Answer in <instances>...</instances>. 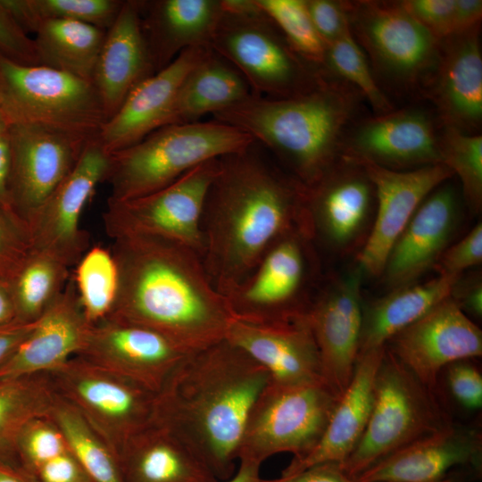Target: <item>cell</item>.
I'll list each match as a JSON object with an SVG mask.
<instances>
[{"label": "cell", "instance_id": "cell-43", "mask_svg": "<svg viewBox=\"0 0 482 482\" xmlns=\"http://www.w3.org/2000/svg\"><path fill=\"white\" fill-rule=\"evenodd\" d=\"M68 449L66 441L48 418H37L21 430L16 444L17 461L32 474L49 459Z\"/></svg>", "mask_w": 482, "mask_h": 482}, {"label": "cell", "instance_id": "cell-22", "mask_svg": "<svg viewBox=\"0 0 482 482\" xmlns=\"http://www.w3.org/2000/svg\"><path fill=\"white\" fill-rule=\"evenodd\" d=\"M481 25L441 40L437 66L422 101L429 103L441 127L481 134Z\"/></svg>", "mask_w": 482, "mask_h": 482}, {"label": "cell", "instance_id": "cell-27", "mask_svg": "<svg viewBox=\"0 0 482 482\" xmlns=\"http://www.w3.org/2000/svg\"><path fill=\"white\" fill-rule=\"evenodd\" d=\"M154 73L140 26L139 0H125L105 32L92 77L106 119L139 83Z\"/></svg>", "mask_w": 482, "mask_h": 482}, {"label": "cell", "instance_id": "cell-57", "mask_svg": "<svg viewBox=\"0 0 482 482\" xmlns=\"http://www.w3.org/2000/svg\"><path fill=\"white\" fill-rule=\"evenodd\" d=\"M15 321V308L8 280L0 279V326Z\"/></svg>", "mask_w": 482, "mask_h": 482}, {"label": "cell", "instance_id": "cell-6", "mask_svg": "<svg viewBox=\"0 0 482 482\" xmlns=\"http://www.w3.org/2000/svg\"><path fill=\"white\" fill-rule=\"evenodd\" d=\"M353 37L385 94L423 102L438 63L441 40L390 0H344Z\"/></svg>", "mask_w": 482, "mask_h": 482}, {"label": "cell", "instance_id": "cell-47", "mask_svg": "<svg viewBox=\"0 0 482 482\" xmlns=\"http://www.w3.org/2000/svg\"><path fill=\"white\" fill-rule=\"evenodd\" d=\"M400 3L437 39L453 35L454 0H401Z\"/></svg>", "mask_w": 482, "mask_h": 482}, {"label": "cell", "instance_id": "cell-45", "mask_svg": "<svg viewBox=\"0 0 482 482\" xmlns=\"http://www.w3.org/2000/svg\"><path fill=\"white\" fill-rule=\"evenodd\" d=\"M0 55L21 65H40L34 39L17 23L1 2Z\"/></svg>", "mask_w": 482, "mask_h": 482}, {"label": "cell", "instance_id": "cell-49", "mask_svg": "<svg viewBox=\"0 0 482 482\" xmlns=\"http://www.w3.org/2000/svg\"><path fill=\"white\" fill-rule=\"evenodd\" d=\"M447 382L455 400L469 410H478L482 405V376L478 370L466 361H460L446 367Z\"/></svg>", "mask_w": 482, "mask_h": 482}, {"label": "cell", "instance_id": "cell-32", "mask_svg": "<svg viewBox=\"0 0 482 482\" xmlns=\"http://www.w3.org/2000/svg\"><path fill=\"white\" fill-rule=\"evenodd\" d=\"M460 277L438 275L423 283L396 287L363 307L359 354L385 347L395 335L448 298Z\"/></svg>", "mask_w": 482, "mask_h": 482}, {"label": "cell", "instance_id": "cell-31", "mask_svg": "<svg viewBox=\"0 0 482 482\" xmlns=\"http://www.w3.org/2000/svg\"><path fill=\"white\" fill-rule=\"evenodd\" d=\"M118 461L122 482L219 481L191 446L154 418L127 441Z\"/></svg>", "mask_w": 482, "mask_h": 482}, {"label": "cell", "instance_id": "cell-55", "mask_svg": "<svg viewBox=\"0 0 482 482\" xmlns=\"http://www.w3.org/2000/svg\"><path fill=\"white\" fill-rule=\"evenodd\" d=\"M12 148L8 129L0 133V204L10 206Z\"/></svg>", "mask_w": 482, "mask_h": 482}, {"label": "cell", "instance_id": "cell-48", "mask_svg": "<svg viewBox=\"0 0 482 482\" xmlns=\"http://www.w3.org/2000/svg\"><path fill=\"white\" fill-rule=\"evenodd\" d=\"M311 21L326 46L350 32L344 0H304Z\"/></svg>", "mask_w": 482, "mask_h": 482}, {"label": "cell", "instance_id": "cell-36", "mask_svg": "<svg viewBox=\"0 0 482 482\" xmlns=\"http://www.w3.org/2000/svg\"><path fill=\"white\" fill-rule=\"evenodd\" d=\"M58 259L31 249L8 279L15 308V321L33 323L62 294L70 270Z\"/></svg>", "mask_w": 482, "mask_h": 482}, {"label": "cell", "instance_id": "cell-40", "mask_svg": "<svg viewBox=\"0 0 482 482\" xmlns=\"http://www.w3.org/2000/svg\"><path fill=\"white\" fill-rule=\"evenodd\" d=\"M320 71L355 87L375 115L384 114L396 108L379 87L365 54L351 30L327 46L325 61Z\"/></svg>", "mask_w": 482, "mask_h": 482}, {"label": "cell", "instance_id": "cell-20", "mask_svg": "<svg viewBox=\"0 0 482 482\" xmlns=\"http://www.w3.org/2000/svg\"><path fill=\"white\" fill-rule=\"evenodd\" d=\"M386 345V350L432 390L444 368L481 356L482 331L449 296Z\"/></svg>", "mask_w": 482, "mask_h": 482}, {"label": "cell", "instance_id": "cell-54", "mask_svg": "<svg viewBox=\"0 0 482 482\" xmlns=\"http://www.w3.org/2000/svg\"><path fill=\"white\" fill-rule=\"evenodd\" d=\"M481 0H454L453 34L481 25Z\"/></svg>", "mask_w": 482, "mask_h": 482}, {"label": "cell", "instance_id": "cell-46", "mask_svg": "<svg viewBox=\"0 0 482 482\" xmlns=\"http://www.w3.org/2000/svg\"><path fill=\"white\" fill-rule=\"evenodd\" d=\"M482 262V224L478 222L463 238L447 247L434 268L438 275L460 277Z\"/></svg>", "mask_w": 482, "mask_h": 482}, {"label": "cell", "instance_id": "cell-33", "mask_svg": "<svg viewBox=\"0 0 482 482\" xmlns=\"http://www.w3.org/2000/svg\"><path fill=\"white\" fill-rule=\"evenodd\" d=\"M252 94L242 74L211 48L195 65L178 90L167 125L200 121Z\"/></svg>", "mask_w": 482, "mask_h": 482}, {"label": "cell", "instance_id": "cell-35", "mask_svg": "<svg viewBox=\"0 0 482 482\" xmlns=\"http://www.w3.org/2000/svg\"><path fill=\"white\" fill-rule=\"evenodd\" d=\"M56 393L46 373L0 379V461H13L23 428L48 417Z\"/></svg>", "mask_w": 482, "mask_h": 482}, {"label": "cell", "instance_id": "cell-7", "mask_svg": "<svg viewBox=\"0 0 482 482\" xmlns=\"http://www.w3.org/2000/svg\"><path fill=\"white\" fill-rule=\"evenodd\" d=\"M0 108L9 126L39 125L87 141L97 137L107 120L92 81L1 55Z\"/></svg>", "mask_w": 482, "mask_h": 482}, {"label": "cell", "instance_id": "cell-12", "mask_svg": "<svg viewBox=\"0 0 482 482\" xmlns=\"http://www.w3.org/2000/svg\"><path fill=\"white\" fill-rule=\"evenodd\" d=\"M219 166V158L192 169L169 186L144 196L107 200L103 215L106 234H141L184 245L200 256L204 200Z\"/></svg>", "mask_w": 482, "mask_h": 482}, {"label": "cell", "instance_id": "cell-51", "mask_svg": "<svg viewBox=\"0 0 482 482\" xmlns=\"http://www.w3.org/2000/svg\"><path fill=\"white\" fill-rule=\"evenodd\" d=\"M263 482H357L350 478L336 462H325L313 465L300 472L289 476H280Z\"/></svg>", "mask_w": 482, "mask_h": 482}, {"label": "cell", "instance_id": "cell-52", "mask_svg": "<svg viewBox=\"0 0 482 482\" xmlns=\"http://www.w3.org/2000/svg\"><path fill=\"white\" fill-rule=\"evenodd\" d=\"M450 296L464 313L481 318L482 282L480 277L476 276L463 280L461 276L455 282Z\"/></svg>", "mask_w": 482, "mask_h": 482}, {"label": "cell", "instance_id": "cell-17", "mask_svg": "<svg viewBox=\"0 0 482 482\" xmlns=\"http://www.w3.org/2000/svg\"><path fill=\"white\" fill-rule=\"evenodd\" d=\"M8 134L12 148L10 206L29 228L89 141L34 124L10 125Z\"/></svg>", "mask_w": 482, "mask_h": 482}, {"label": "cell", "instance_id": "cell-38", "mask_svg": "<svg viewBox=\"0 0 482 482\" xmlns=\"http://www.w3.org/2000/svg\"><path fill=\"white\" fill-rule=\"evenodd\" d=\"M29 34L50 20L84 22L107 30L117 18L123 0H0Z\"/></svg>", "mask_w": 482, "mask_h": 482}, {"label": "cell", "instance_id": "cell-25", "mask_svg": "<svg viewBox=\"0 0 482 482\" xmlns=\"http://www.w3.org/2000/svg\"><path fill=\"white\" fill-rule=\"evenodd\" d=\"M210 48H189L167 67L139 83L105 121L97 140L111 155L166 126L179 88Z\"/></svg>", "mask_w": 482, "mask_h": 482}, {"label": "cell", "instance_id": "cell-28", "mask_svg": "<svg viewBox=\"0 0 482 482\" xmlns=\"http://www.w3.org/2000/svg\"><path fill=\"white\" fill-rule=\"evenodd\" d=\"M480 435L452 424L386 456L357 482H437L453 467L478 464Z\"/></svg>", "mask_w": 482, "mask_h": 482}, {"label": "cell", "instance_id": "cell-50", "mask_svg": "<svg viewBox=\"0 0 482 482\" xmlns=\"http://www.w3.org/2000/svg\"><path fill=\"white\" fill-rule=\"evenodd\" d=\"M39 482H93L68 448L33 473Z\"/></svg>", "mask_w": 482, "mask_h": 482}, {"label": "cell", "instance_id": "cell-4", "mask_svg": "<svg viewBox=\"0 0 482 482\" xmlns=\"http://www.w3.org/2000/svg\"><path fill=\"white\" fill-rule=\"evenodd\" d=\"M320 72L319 84L302 95L275 99L251 94L213 113L212 120L250 135L283 169L310 187L341 158L345 135L366 106L352 85Z\"/></svg>", "mask_w": 482, "mask_h": 482}, {"label": "cell", "instance_id": "cell-23", "mask_svg": "<svg viewBox=\"0 0 482 482\" xmlns=\"http://www.w3.org/2000/svg\"><path fill=\"white\" fill-rule=\"evenodd\" d=\"M225 339L262 365L270 382L296 385L323 381L307 311L267 322L234 318Z\"/></svg>", "mask_w": 482, "mask_h": 482}, {"label": "cell", "instance_id": "cell-29", "mask_svg": "<svg viewBox=\"0 0 482 482\" xmlns=\"http://www.w3.org/2000/svg\"><path fill=\"white\" fill-rule=\"evenodd\" d=\"M386 346L358 355L352 379L337 402L325 431L306 455L292 459L281 476H289L325 462L342 463L361 440L372 408L377 373Z\"/></svg>", "mask_w": 482, "mask_h": 482}, {"label": "cell", "instance_id": "cell-34", "mask_svg": "<svg viewBox=\"0 0 482 482\" xmlns=\"http://www.w3.org/2000/svg\"><path fill=\"white\" fill-rule=\"evenodd\" d=\"M105 32L76 21H44L33 38L39 64L92 81Z\"/></svg>", "mask_w": 482, "mask_h": 482}, {"label": "cell", "instance_id": "cell-59", "mask_svg": "<svg viewBox=\"0 0 482 482\" xmlns=\"http://www.w3.org/2000/svg\"><path fill=\"white\" fill-rule=\"evenodd\" d=\"M9 128V122L0 108V133L4 132Z\"/></svg>", "mask_w": 482, "mask_h": 482}, {"label": "cell", "instance_id": "cell-1", "mask_svg": "<svg viewBox=\"0 0 482 482\" xmlns=\"http://www.w3.org/2000/svg\"><path fill=\"white\" fill-rule=\"evenodd\" d=\"M304 197L305 186L256 141L219 158L201 223L202 262L219 293L232 292L282 237L308 234Z\"/></svg>", "mask_w": 482, "mask_h": 482}, {"label": "cell", "instance_id": "cell-2", "mask_svg": "<svg viewBox=\"0 0 482 482\" xmlns=\"http://www.w3.org/2000/svg\"><path fill=\"white\" fill-rule=\"evenodd\" d=\"M112 239L119 290L107 318L151 328L187 353L225 338L234 316L195 251L148 235Z\"/></svg>", "mask_w": 482, "mask_h": 482}, {"label": "cell", "instance_id": "cell-15", "mask_svg": "<svg viewBox=\"0 0 482 482\" xmlns=\"http://www.w3.org/2000/svg\"><path fill=\"white\" fill-rule=\"evenodd\" d=\"M417 103L358 119L345 135L342 155L395 170L441 163V125L431 107Z\"/></svg>", "mask_w": 482, "mask_h": 482}, {"label": "cell", "instance_id": "cell-26", "mask_svg": "<svg viewBox=\"0 0 482 482\" xmlns=\"http://www.w3.org/2000/svg\"><path fill=\"white\" fill-rule=\"evenodd\" d=\"M90 326L71 277L62 294L35 322L29 335L0 365V379L58 369L78 355Z\"/></svg>", "mask_w": 482, "mask_h": 482}, {"label": "cell", "instance_id": "cell-13", "mask_svg": "<svg viewBox=\"0 0 482 482\" xmlns=\"http://www.w3.org/2000/svg\"><path fill=\"white\" fill-rule=\"evenodd\" d=\"M312 247V240L301 229L275 242L226 296L234 318L267 322L306 312L314 262Z\"/></svg>", "mask_w": 482, "mask_h": 482}, {"label": "cell", "instance_id": "cell-11", "mask_svg": "<svg viewBox=\"0 0 482 482\" xmlns=\"http://www.w3.org/2000/svg\"><path fill=\"white\" fill-rule=\"evenodd\" d=\"M55 393L71 404L113 453L154 415L155 394L143 386L74 356L46 373Z\"/></svg>", "mask_w": 482, "mask_h": 482}, {"label": "cell", "instance_id": "cell-30", "mask_svg": "<svg viewBox=\"0 0 482 482\" xmlns=\"http://www.w3.org/2000/svg\"><path fill=\"white\" fill-rule=\"evenodd\" d=\"M221 0H139L140 26L155 72L189 48H210Z\"/></svg>", "mask_w": 482, "mask_h": 482}, {"label": "cell", "instance_id": "cell-21", "mask_svg": "<svg viewBox=\"0 0 482 482\" xmlns=\"http://www.w3.org/2000/svg\"><path fill=\"white\" fill-rule=\"evenodd\" d=\"M187 353L151 328L106 318L90 326L85 344L76 356L156 395Z\"/></svg>", "mask_w": 482, "mask_h": 482}, {"label": "cell", "instance_id": "cell-39", "mask_svg": "<svg viewBox=\"0 0 482 482\" xmlns=\"http://www.w3.org/2000/svg\"><path fill=\"white\" fill-rule=\"evenodd\" d=\"M72 280L89 324L106 319L119 290V270L111 249L90 247L75 265Z\"/></svg>", "mask_w": 482, "mask_h": 482}, {"label": "cell", "instance_id": "cell-56", "mask_svg": "<svg viewBox=\"0 0 482 482\" xmlns=\"http://www.w3.org/2000/svg\"><path fill=\"white\" fill-rule=\"evenodd\" d=\"M0 482H39L17 460L0 461Z\"/></svg>", "mask_w": 482, "mask_h": 482}, {"label": "cell", "instance_id": "cell-9", "mask_svg": "<svg viewBox=\"0 0 482 482\" xmlns=\"http://www.w3.org/2000/svg\"><path fill=\"white\" fill-rule=\"evenodd\" d=\"M254 2L245 12L222 7L210 48L242 74L254 96L287 98L315 87L321 79L320 71L294 52Z\"/></svg>", "mask_w": 482, "mask_h": 482}, {"label": "cell", "instance_id": "cell-58", "mask_svg": "<svg viewBox=\"0 0 482 482\" xmlns=\"http://www.w3.org/2000/svg\"><path fill=\"white\" fill-rule=\"evenodd\" d=\"M238 462L237 470L224 482H263L260 477V465L244 460L238 461Z\"/></svg>", "mask_w": 482, "mask_h": 482}, {"label": "cell", "instance_id": "cell-18", "mask_svg": "<svg viewBox=\"0 0 482 482\" xmlns=\"http://www.w3.org/2000/svg\"><path fill=\"white\" fill-rule=\"evenodd\" d=\"M353 161L364 169L376 192L375 215L358 253L357 266L363 275L381 277L391 248L416 210L453 174L443 163L395 170L368 161Z\"/></svg>", "mask_w": 482, "mask_h": 482}, {"label": "cell", "instance_id": "cell-8", "mask_svg": "<svg viewBox=\"0 0 482 482\" xmlns=\"http://www.w3.org/2000/svg\"><path fill=\"white\" fill-rule=\"evenodd\" d=\"M450 424L431 390L386 348L368 424L339 465L355 479L391 453Z\"/></svg>", "mask_w": 482, "mask_h": 482}, {"label": "cell", "instance_id": "cell-60", "mask_svg": "<svg viewBox=\"0 0 482 482\" xmlns=\"http://www.w3.org/2000/svg\"><path fill=\"white\" fill-rule=\"evenodd\" d=\"M437 482H457V481H456V480H453V479H452V478H443V479H441V480H439V481H437Z\"/></svg>", "mask_w": 482, "mask_h": 482}, {"label": "cell", "instance_id": "cell-14", "mask_svg": "<svg viewBox=\"0 0 482 482\" xmlns=\"http://www.w3.org/2000/svg\"><path fill=\"white\" fill-rule=\"evenodd\" d=\"M376 210L375 187L361 164L341 156L317 182L305 187L304 218L312 240L336 252L367 237Z\"/></svg>", "mask_w": 482, "mask_h": 482}, {"label": "cell", "instance_id": "cell-16", "mask_svg": "<svg viewBox=\"0 0 482 482\" xmlns=\"http://www.w3.org/2000/svg\"><path fill=\"white\" fill-rule=\"evenodd\" d=\"M109 162L110 155L97 138L86 145L72 170L29 222L33 249L68 267L78 263L90 248L88 233L80 227L82 212L98 184L104 181Z\"/></svg>", "mask_w": 482, "mask_h": 482}, {"label": "cell", "instance_id": "cell-24", "mask_svg": "<svg viewBox=\"0 0 482 482\" xmlns=\"http://www.w3.org/2000/svg\"><path fill=\"white\" fill-rule=\"evenodd\" d=\"M459 204L450 179L424 199L389 252L381 275L386 286L412 284L436 265L454 233Z\"/></svg>", "mask_w": 482, "mask_h": 482}, {"label": "cell", "instance_id": "cell-37", "mask_svg": "<svg viewBox=\"0 0 482 482\" xmlns=\"http://www.w3.org/2000/svg\"><path fill=\"white\" fill-rule=\"evenodd\" d=\"M48 418L93 482H122L117 456L82 415L57 394Z\"/></svg>", "mask_w": 482, "mask_h": 482}, {"label": "cell", "instance_id": "cell-41", "mask_svg": "<svg viewBox=\"0 0 482 482\" xmlns=\"http://www.w3.org/2000/svg\"><path fill=\"white\" fill-rule=\"evenodd\" d=\"M439 145L441 163L458 177L470 212L478 213L482 207V135L441 127Z\"/></svg>", "mask_w": 482, "mask_h": 482}, {"label": "cell", "instance_id": "cell-42", "mask_svg": "<svg viewBox=\"0 0 482 482\" xmlns=\"http://www.w3.org/2000/svg\"><path fill=\"white\" fill-rule=\"evenodd\" d=\"M256 3L278 27L294 52L320 71L327 46L311 21L304 0H256Z\"/></svg>", "mask_w": 482, "mask_h": 482}, {"label": "cell", "instance_id": "cell-19", "mask_svg": "<svg viewBox=\"0 0 482 482\" xmlns=\"http://www.w3.org/2000/svg\"><path fill=\"white\" fill-rule=\"evenodd\" d=\"M362 276L357 266L337 277L311 300L307 310L322 379L338 397L352 379L359 354L364 307Z\"/></svg>", "mask_w": 482, "mask_h": 482}, {"label": "cell", "instance_id": "cell-5", "mask_svg": "<svg viewBox=\"0 0 482 482\" xmlns=\"http://www.w3.org/2000/svg\"><path fill=\"white\" fill-rule=\"evenodd\" d=\"M254 140L214 120L163 126L138 143L110 155L104 178L108 199L124 201L158 191L196 166L239 152Z\"/></svg>", "mask_w": 482, "mask_h": 482}, {"label": "cell", "instance_id": "cell-10", "mask_svg": "<svg viewBox=\"0 0 482 482\" xmlns=\"http://www.w3.org/2000/svg\"><path fill=\"white\" fill-rule=\"evenodd\" d=\"M338 399L322 380L296 385L269 381L248 413L238 461L261 466L277 453L303 457L321 438Z\"/></svg>", "mask_w": 482, "mask_h": 482}, {"label": "cell", "instance_id": "cell-3", "mask_svg": "<svg viewBox=\"0 0 482 482\" xmlns=\"http://www.w3.org/2000/svg\"><path fill=\"white\" fill-rule=\"evenodd\" d=\"M269 381L262 365L224 338L180 361L155 395L154 418L226 480L236 471L248 413Z\"/></svg>", "mask_w": 482, "mask_h": 482}, {"label": "cell", "instance_id": "cell-44", "mask_svg": "<svg viewBox=\"0 0 482 482\" xmlns=\"http://www.w3.org/2000/svg\"><path fill=\"white\" fill-rule=\"evenodd\" d=\"M31 249L26 223L11 208L0 204V279L8 280Z\"/></svg>", "mask_w": 482, "mask_h": 482}, {"label": "cell", "instance_id": "cell-53", "mask_svg": "<svg viewBox=\"0 0 482 482\" xmlns=\"http://www.w3.org/2000/svg\"><path fill=\"white\" fill-rule=\"evenodd\" d=\"M35 322L20 323L13 321L0 326V365L14 353L29 335Z\"/></svg>", "mask_w": 482, "mask_h": 482}]
</instances>
